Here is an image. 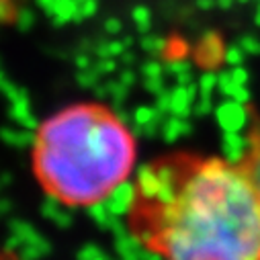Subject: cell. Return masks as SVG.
I'll return each instance as SVG.
<instances>
[{
	"instance_id": "1",
	"label": "cell",
	"mask_w": 260,
	"mask_h": 260,
	"mask_svg": "<svg viewBox=\"0 0 260 260\" xmlns=\"http://www.w3.org/2000/svg\"><path fill=\"white\" fill-rule=\"evenodd\" d=\"M129 184L125 228L154 260H260V194L242 160L170 152Z\"/></svg>"
},
{
	"instance_id": "2",
	"label": "cell",
	"mask_w": 260,
	"mask_h": 260,
	"mask_svg": "<svg viewBox=\"0 0 260 260\" xmlns=\"http://www.w3.org/2000/svg\"><path fill=\"white\" fill-rule=\"evenodd\" d=\"M31 172L57 205H103L138 172L136 134L103 103L66 105L39 123L31 144Z\"/></svg>"
},
{
	"instance_id": "3",
	"label": "cell",
	"mask_w": 260,
	"mask_h": 260,
	"mask_svg": "<svg viewBox=\"0 0 260 260\" xmlns=\"http://www.w3.org/2000/svg\"><path fill=\"white\" fill-rule=\"evenodd\" d=\"M244 162V166L248 168L256 188H258V194H260V129L256 127V132L250 134L248 138V146L240 158Z\"/></svg>"
},
{
	"instance_id": "4",
	"label": "cell",
	"mask_w": 260,
	"mask_h": 260,
	"mask_svg": "<svg viewBox=\"0 0 260 260\" xmlns=\"http://www.w3.org/2000/svg\"><path fill=\"white\" fill-rule=\"evenodd\" d=\"M0 260H23V258L13 250H0Z\"/></svg>"
},
{
	"instance_id": "5",
	"label": "cell",
	"mask_w": 260,
	"mask_h": 260,
	"mask_svg": "<svg viewBox=\"0 0 260 260\" xmlns=\"http://www.w3.org/2000/svg\"><path fill=\"white\" fill-rule=\"evenodd\" d=\"M0 3H3V0H0Z\"/></svg>"
}]
</instances>
